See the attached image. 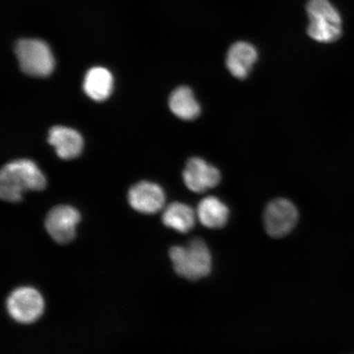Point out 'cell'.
<instances>
[{
    "mask_svg": "<svg viewBox=\"0 0 354 354\" xmlns=\"http://www.w3.org/2000/svg\"><path fill=\"white\" fill-rule=\"evenodd\" d=\"M22 72L32 77H47L54 70V57L41 39H21L15 47Z\"/></svg>",
    "mask_w": 354,
    "mask_h": 354,
    "instance_id": "cell-4",
    "label": "cell"
},
{
    "mask_svg": "<svg viewBox=\"0 0 354 354\" xmlns=\"http://www.w3.org/2000/svg\"><path fill=\"white\" fill-rule=\"evenodd\" d=\"M183 180L193 192L203 193L214 188L220 183L221 174L216 168L201 158H192L185 166Z\"/></svg>",
    "mask_w": 354,
    "mask_h": 354,
    "instance_id": "cell-9",
    "label": "cell"
},
{
    "mask_svg": "<svg viewBox=\"0 0 354 354\" xmlns=\"http://www.w3.org/2000/svg\"><path fill=\"white\" fill-rule=\"evenodd\" d=\"M162 223L177 232L187 233L196 224V214L185 203H172L163 212Z\"/></svg>",
    "mask_w": 354,
    "mask_h": 354,
    "instance_id": "cell-15",
    "label": "cell"
},
{
    "mask_svg": "<svg viewBox=\"0 0 354 354\" xmlns=\"http://www.w3.org/2000/svg\"><path fill=\"white\" fill-rule=\"evenodd\" d=\"M169 107L177 118L185 121L196 119L201 113V104L187 86H180L171 93Z\"/></svg>",
    "mask_w": 354,
    "mask_h": 354,
    "instance_id": "cell-13",
    "label": "cell"
},
{
    "mask_svg": "<svg viewBox=\"0 0 354 354\" xmlns=\"http://www.w3.org/2000/svg\"><path fill=\"white\" fill-rule=\"evenodd\" d=\"M46 178L30 159H17L7 163L0 174V196L10 203L20 202L26 192H41Z\"/></svg>",
    "mask_w": 354,
    "mask_h": 354,
    "instance_id": "cell-1",
    "label": "cell"
},
{
    "mask_svg": "<svg viewBox=\"0 0 354 354\" xmlns=\"http://www.w3.org/2000/svg\"><path fill=\"white\" fill-rule=\"evenodd\" d=\"M169 256L175 272L187 280H201L211 272V253L201 239H194L187 246L172 247Z\"/></svg>",
    "mask_w": 354,
    "mask_h": 354,
    "instance_id": "cell-2",
    "label": "cell"
},
{
    "mask_svg": "<svg viewBox=\"0 0 354 354\" xmlns=\"http://www.w3.org/2000/svg\"><path fill=\"white\" fill-rule=\"evenodd\" d=\"M84 91L91 99L103 101L112 92L113 77L107 69L96 66L88 71L83 85Z\"/></svg>",
    "mask_w": 354,
    "mask_h": 354,
    "instance_id": "cell-14",
    "label": "cell"
},
{
    "mask_svg": "<svg viewBox=\"0 0 354 354\" xmlns=\"http://www.w3.org/2000/svg\"><path fill=\"white\" fill-rule=\"evenodd\" d=\"M81 221V214L69 205H59L52 209L46 216V231L57 243H68L76 236L77 225Z\"/></svg>",
    "mask_w": 354,
    "mask_h": 354,
    "instance_id": "cell-7",
    "label": "cell"
},
{
    "mask_svg": "<svg viewBox=\"0 0 354 354\" xmlns=\"http://www.w3.org/2000/svg\"><path fill=\"white\" fill-rule=\"evenodd\" d=\"M48 142L54 146L57 156L64 160L79 157L84 145L82 137L77 131L59 126L51 128Z\"/></svg>",
    "mask_w": 354,
    "mask_h": 354,
    "instance_id": "cell-11",
    "label": "cell"
},
{
    "mask_svg": "<svg viewBox=\"0 0 354 354\" xmlns=\"http://www.w3.org/2000/svg\"><path fill=\"white\" fill-rule=\"evenodd\" d=\"M298 218L299 212L293 203L285 198L274 199L264 212L266 232L274 238L285 236L295 228Z\"/></svg>",
    "mask_w": 354,
    "mask_h": 354,
    "instance_id": "cell-6",
    "label": "cell"
},
{
    "mask_svg": "<svg viewBox=\"0 0 354 354\" xmlns=\"http://www.w3.org/2000/svg\"><path fill=\"white\" fill-rule=\"evenodd\" d=\"M197 216L199 221L207 228H223L229 218L227 205L218 198L210 196L198 203Z\"/></svg>",
    "mask_w": 354,
    "mask_h": 354,
    "instance_id": "cell-12",
    "label": "cell"
},
{
    "mask_svg": "<svg viewBox=\"0 0 354 354\" xmlns=\"http://www.w3.org/2000/svg\"><path fill=\"white\" fill-rule=\"evenodd\" d=\"M165 198L162 187L149 181L136 183L128 192V202L132 209L143 214H154L160 211Z\"/></svg>",
    "mask_w": 354,
    "mask_h": 354,
    "instance_id": "cell-8",
    "label": "cell"
},
{
    "mask_svg": "<svg viewBox=\"0 0 354 354\" xmlns=\"http://www.w3.org/2000/svg\"><path fill=\"white\" fill-rule=\"evenodd\" d=\"M7 310L13 320L21 324H30L42 316L44 300L41 294L33 287L17 288L8 296Z\"/></svg>",
    "mask_w": 354,
    "mask_h": 354,
    "instance_id": "cell-5",
    "label": "cell"
},
{
    "mask_svg": "<svg viewBox=\"0 0 354 354\" xmlns=\"http://www.w3.org/2000/svg\"><path fill=\"white\" fill-rule=\"evenodd\" d=\"M308 34L314 41L333 43L342 37V19L330 0H308Z\"/></svg>",
    "mask_w": 354,
    "mask_h": 354,
    "instance_id": "cell-3",
    "label": "cell"
},
{
    "mask_svg": "<svg viewBox=\"0 0 354 354\" xmlns=\"http://www.w3.org/2000/svg\"><path fill=\"white\" fill-rule=\"evenodd\" d=\"M258 60V51L253 44L239 41L229 48L225 64L233 77L245 79Z\"/></svg>",
    "mask_w": 354,
    "mask_h": 354,
    "instance_id": "cell-10",
    "label": "cell"
}]
</instances>
